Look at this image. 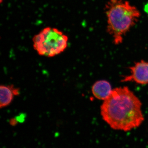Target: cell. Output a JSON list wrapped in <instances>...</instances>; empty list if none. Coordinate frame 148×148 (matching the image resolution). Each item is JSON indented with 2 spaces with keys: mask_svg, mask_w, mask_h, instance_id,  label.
<instances>
[{
  "mask_svg": "<svg viewBox=\"0 0 148 148\" xmlns=\"http://www.w3.org/2000/svg\"><path fill=\"white\" fill-rule=\"evenodd\" d=\"M142 103L126 86L114 88L103 101L101 114L112 129L127 132L140 127L145 121Z\"/></svg>",
  "mask_w": 148,
  "mask_h": 148,
  "instance_id": "1",
  "label": "cell"
},
{
  "mask_svg": "<svg viewBox=\"0 0 148 148\" xmlns=\"http://www.w3.org/2000/svg\"><path fill=\"white\" fill-rule=\"evenodd\" d=\"M107 18L106 32L115 45L121 44L124 38L138 23L140 11L126 0H108L104 7Z\"/></svg>",
  "mask_w": 148,
  "mask_h": 148,
  "instance_id": "2",
  "label": "cell"
},
{
  "mask_svg": "<svg viewBox=\"0 0 148 148\" xmlns=\"http://www.w3.org/2000/svg\"><path fill=\"white\" fill-rule=\"evenodd\" d=\"M33 47L41 56L53 57L68 47L69 38L58 29L46 27L33 38Z\"/></svg>",
  "mask_w": 148,
  "mask_h": 148,
  "instance_id": "3",
  "label": "cell"
},
{
  "mask_svg": "<svg viewBox=\"0 0 148 148\" xmlns=\"http://www.w3.org/2000/svg\"><path fill=\"white\" fill-rule=\"evenodd\" d=\"M130 74L123 77V82H134L140 85L148 84V62L141 60L129 67Z\"/></svg>",
  "mask_w": 148,
  "mask_h": 148,
  "instance_id": "4",
  "label": "cell"
},
{
  "mask_svg": "<svg viewBox=\"0 0 148 148\" xmlns=\"http://www.w3.org/2000/svg\"><path fill=\"white\" fill-rule=\"evenodd\" d=\"M112 90L110 83L106 80L96 82L91 88L93 96L98 100L103 101L108 98Z\"/></svg>",
  "mask_w": 148,
  "mask_h": 148,
  "instance_id": "5",
  "label": "cell"
},
{
  "mask_svg": "<svg viewBox=\"0 0 148 148\" xmlns=\"http://www.w3.org/2000/svg\"><path fill=\"white\" fill-rule=\"evenodd\" d=\"M0 107L1 108L9 106L13 101L14 97L20 94L19 88L14 87L13 85L0 86Z\"/></svg>",
  "mask_w": 148,
  "mask_h": 148,
  "instance_id": "6",
  "label": "cell"
},
{
  "mask_svg": "<svg viewBox=\"0 0 148 148\" xmlns=\"http://www.w3.org/2000/svg\"><path fill=\"white\" fill-rule=\"evenodd\" d=\"M18 122V121L17 120L16 118H13L10 119V123L11 125L14 126V125H15L17 124Z\"/></svg>",
  "mask_w": 148,
  "mask_h": 148,
  "instance_id": "7",
  "label": "cell"
},
{
  "mask_svg": "<svg viewBox=\"0 0 148 148\" xmlns=\"http://www.w3.org/2000/svg\"><path fill=\"white\" fill-rule=\"evenodd\" d=\"M3 0H1V3L2 2Z\"/></svg>",
  "mask_w": 148,
  "mask_h": 148,
  "instance_id": "8",
  "label": "cell"
}]
</instances>
